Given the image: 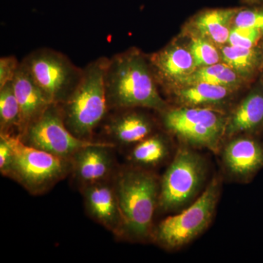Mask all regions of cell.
I'll return each mask as SVG.
<instances>
[{
  "instance_id": "6da1fadb",
  "label": "cell",
  "mask_w": 263,
  "mask_h": 263,
  "mask_svg": "<svg viewBox=\"0 0 263 263\" xmlns=\"http://www.w3.org/2000/svg\"><path fill=\"white\" fill-rule=\"evenodd\" d=\"M157 81L149 59L137 48L109 59L105 76L108 109H154L162 112L166 102L157 89Z\"/></svg>"
},
{
  "instance_id": "7a4b0ae2",
  "label": "cell",
  "mask_w": 263,
  "mask_h": 263,
  "mask_svg": "<svg viewBox=\"0 0 263 263\" xmlns=\"http://www.w3.org/2000/svg\"><path fill=\"white\" fill-rule=\"evenodd\" d=\"M114 186L122 213V237L136 241L148 239L158 208L160 182L157 176L141 167H128L118 172Z\"/></svg>"
},
{
  "instance_id": "3957f363",
  "label": "cell",
  "mask_w": 263,
  "mask_h": 263,
  "mask_svg": "<svg viewBox=\"0 0 263 263\" xmlns=\"http://www.w3.org/2000/svg\"><path fill=\"white\" fill-rule=\"evenodd\" d=\"M108 60L102 57L88 64L75 89L59 105L66 127L81 139L90 141L108 112L105 76Z\"/></svg>"
},
{
  "instance_id": "277c9868",
  "label": "cell",
  "mask_w": 263,
  "mask_h": 263,
  "mask_svg": "<svg viewBox=\"0 0 263 263\" xmlns=\"http://www.w3.org/2000/svg\"><path fill=\"white\" fill-rule=\"evenodd\" d=\"M220 179L214 178L203 193L187 209L160 221L152 231L155 243L167 250H177L187 245L209 228L219 197Z\"/></svg>"
},
{
  "instance_id": "5b68a950",
  "label": "cell",
  "mask_w": 263,
  "mask_h": 263,
  "mask_svg": "<svg viewBox=\"0 0 263 263\" xmlns=\"http://www.w3.org/2000/svg\"><path fill=\"white\" fill-rule=\"evenodd\" d=\"M9 135L13 158L6 176L32 195H41L72 171L70 159L57 157L26 144L17 135Z\"/></svg>"
},
{
  "instance_id": "8992f818",
  "label": "cell",
  "mask_w": 263,
  "mask_h": 263,
  "mask_svg": "<svg viewBox=\"0 0 263 263\" xmlns=\"http://www.w3.org/2000/svg\"><path fill=\"white\" fill-rule=\"evenodd\" d=\"M207 170L200 154L187 147L179 148L160 181L158 209L177 212L193 202L205 183Z\"/></svg>"
},
{
  "instance_id": "52a82bcc",
  "label": "cell",
  "mask_w": 263,
  "mask_h": 263,
  "mask_svg": "<svg viewBox=\"0 0 263 263\" xmlns=\"http://www.w3.org/2000/svg\"><path fill=\"white\" fill-rule=\"evenodd\" d=\"M161 113L166 129L188 146L220 149L228 119L221 109L181 106Z\"/></svg>"
},
{
  "instance_id": "ba28073f",
  "label": "cell",
  "mask_w": 263,
  "mask_h": 263,
  "mask_svg": "<svg viewBox=\"0 0 263 263\" xmlns=\"http://www.w3.org/2000/svg\"><path fill=\"white\" fill-rule=\"evenodd\" d=\"M24 65L39 89L51 104L60 105L79 84L83 69L68 57L51 48H40L24 58Z\"/></svg>"
},
{
  "instance_id": "9c48e42d",
  "label": "cell",
  "mask_w": 263,
  "mask_h": 263,
  "mask_svg": "<svg viewBox=\"0 0 263 263\" xmlns=\"http://www.w3.org/2000/svg\"><path fill=\"white\" fill-rule=\"evenodd\" d=\"M18 136L29 146L70 160L78 151L97 143L74 136L66 127L61 109L57 104H51Z\"/></svg>"
},
{
  "instance_id": "30bf717a",
  "label": "cell",
  "mask_w": 263,
  "mask_h": 263,
  "mask_svg": "<svg viewBox=\"0 0 263 263\" xmlns=\"http://www.w3.org/2000/svg\"><path fill=\"white\" fill-rule=\"evenodd\" d=\"M221 161L232 179L249 182L263 168V142L249 135L233 137L222 148Z\"/></svg>"
},
{
  "instance_id": "8fae6325",
  "label": "cell",
  "mask_w": 263,
  "mask_h": 263,
  "mask_svg": "<svg viewBox=\"0 0 263 263\" xmlns=\"http://www.w3.org/2000/svg\"><path fill=\"white\" fill-rule=\"evenodd\" d=\"M157 83L169 89L197 70L195 60L186 43L174 40L149 57Z\"/></svg>"
},
{
  "instance_id": "7c38bea8",
  "label": "cell",
  "mask_w": 263,
  "mask_h": 263,
  "mask_svg": "<svg viewBox=\"0 0 263 263\" xmlns=\"http://www.w3.org/2000/svg\"><path fill=\"white\" fill-rule=\"evenodd\" d=\"M86 212L117 236L122 237L123 219L114 183L100 181L82 186Z\"/></svg>"
},
{
  "instance_id": "4fadbf2b",
  "label": "cell",
  "mask_w": 263,
  "mask_h": 263,
  "mask_svg": "<svg viewBox=\"0 0 263 263\" xmlns=\"http://www.w3.org/2000/svg\"><path fill=\"white\" fill-rule=\"evenodd\" d=\"M240 8H209L189 19L183 35L202 38L220 48L228 43L233 20Z\"/></svg>"
},
{
  "instance_id": "5bb4252c",
  "label": "cell",
  "mask_w": 263,
  "mask_h": 263,
  "mask_svg": "<svg viewBox=\"0 0 263 263\" xmlns=\"http://www.w3.org/2000/svg\"><path fill=\"white\" fill-rule=\"evenodd\" d=\"M112 143H95L84 147L71 158L72 171L82 186L108 181L114 173Z\"/></svg>"
},
{
  "instance_id": "9a60e30c",
  "label": "cell",
  "mask_w": 263,
  "mask_h": 263,
  "mask_svg": "<svg viewBox=\"0 0 263 263\" xmlns=\"http://www.w3.org/2000/svg\"><path fill=\"white\" fill-rule=\"evenodd\" d=\"M13 86L20 108L18 136H21L29 124L35 121L51 103L33 81L22 62L13 79Z\"/></svg>"
},
{
  "instance_id": "2e32d148",
  "label": "cell",
  "mask_w": 263,
  "mask_h": 263,
  "mask_svg": "<svg viewBox=\"0 0 263 263\" xmlns=\"http://www.w3.org/2000/svg\"><path fill=\"white\" fill-rule=\"evenodd\" d=\"M169 91L181 106L216 109L228 103L236 91L224 86L202 82L176 85Z\"/></svg>"
},
{
  "instance_id": "e0dca14e",
  "label": "cell",
  "mask_w": 263,
  "mask_h": 263,
  "mask_svg": "<svg viewBox=\"0 0 263 263\" xmlns=\"http://www.w3.org/2000/svg\"><path fill=\"white\" fill-rule=\"evenodd\" d=\"M263 127V91L249 93L227 119L224 138L252 135Z\"/></svg>"
},
{
  "instance_id": "ac0fdd59",
  "label": "cell",
  "mask_w": 263,
  "mask_h": 263,
  "mask_svg": "<svg viewBox=\"0 0 263 263\" xmlns=\"http://www.w3.org/2000/svg\"><path fill=\"white\" fill-rule=\"evenodd\" d=\"M128 110L114 116L105 125L107 135L119 144L139 143L152 136L153 131V123L149 117Z\"/></svg>"
},
{
  "instance_id": "d6986e66",
  "label": "cell",
  "mask_w": 263,
  "mask_h": 263,
  "mask_svg": "<svg viewBox=\"0 0 263 263\" xmlns=\"http://www.w3.org/2000/svg\"><path fill=\"white\" fill-rule=\"evenodd\" d=\"M221 62L231 67L245 81L252 79L263 65L262 48L237 47L226 44L219 48Z\"/></svg>"
},
{
  "instance_id": "ffe728a7",
  "label": "cell",
  "mask_w": 263,
  "mask_h": 263,
  "mask_svg": "<svg viewBox=\"0 0 263 263\" xmlns=\"http://www.w3.org/2000/svg\"><path fill=\"white\" fill-rule=\"evenodd\" d=\"M245 81V79L231 67L224 62H221L215 65L199 67L193 73L176 85L197 82L208 83L224 86L237 91L241 87Z\"/></svg>"
},
{
  "instance_id": "44dd1931",
  "label": "cell",
  "mask_w": 263,
  "mask_h": 263,
  "mask_svg": "<svg viewBox=\"0 0 263 263\" xmlns=\"http://www.w3.org/2000/svg\"><path fill=\"white\" fill-rule=\"evenodd\" d=\"M169 155L168 143L161 135L150 136L137 143L129 160L139 166H156L163 162Z\"/></svg>"
},
{
  "instance_id": "7402d4cb",
  "label": "cell",
  "mask_w": 263,
  "mask_h": 263,
  "mask_svg": "<svg viewBox=\"0 0 263 263\" xmlns=\"http://www.w3.org/2000/svg\"><path fill=\"white\" fill-rule=\"evenodd\" d=\"M20 108L13 89V81L0 87V130L4 134L13 135V129L19 130Z\"/></svg>"
},
{
  "instance_id": "603a6c76",
  "label": "cell",
  "mask_w": 263,
  "mask_h": 263,
  "mask_svg": "<svg viewBox=\"0 0 263 263\" xmlns=\"http://www.w3.org/2000/svg\"><path fill=\"white\" fill-rule=\"evenodd\" d=\"M189 49L191 52L197 68L215 65L221 62V53L219 48L202 38L186 37Z\"/></svg>"
},
{
  "instance_id": "cb8c5ba5",
  "label": "cell",
  "mask_w": 263,
  "mask_h": 263,
  "mask_svg": "<svg viewBox=\"0 0 263 263\" xmlns=\"http://www.w3.org/2000/svg\"><path fill=\"white\" fill-rule=\"evenodd\" d=\"M233 27L263 31V7L248 5L241 7L233 18Z\"/></svg>"
},
{
  "instance_id": "d4e9b609",
  "label": "cell",
  "mask_w": 263,
  "mask_h": 263,
  "mask_svg": "<svg viewBox=\"0 0 263 263\" xmlns=\"http://www.w3.org/2000/svg\"><path fill=\"white\" fill-rule=\"evenodd\" d=\"M263 38V31L260 29L232 27L227 44L237 47L251 48L257 46Z\"/></svg>"
},
{
  "instance_id": "484cf974",
  "label": "cell",
  "mask_w": 263,
  "mask_h": 263,
  "mask_svg": "<svg viewBox=\"0 0 263 263\" xmlns=\"http://www.w3.org/2000/svg\"><path fill=\"white\" fill-rule=\"evenodd\" d=\"M21 62L16 57L8 56L0 59V87H3L7 83L13 81Z\"/></svg>"
},
{
  "instance_id": "4316f807",
  "label": "cell",
  "mask_w": 263,
  "mask_h": 263,
  "mask_svg": "<svg viewBox=\"0 0 263 263\" xmlns=\"http://www.w3.org/2000/svg\"><path fill=\"white\" fill-rule=\"evenodd\" d=\"M13 158V149L9 135L0 133V172L6 176Z\"/></svg>"
},
{
  "instance_id": "83f0119b",
  "label": "cell",
  "mask_w": 263,
  "mask_h": 263,
  "mask_svg": "<svg viewBox=\"0 0 263 263\" xmlns=\"http://www.w3.org/2000/svg\"><path fill=\"white\" fill-rule=\"evenodd\" d=\"M242 4L248 5V6H261L263 7V0H240Z\"/></svg>"
},
{
  "instance_id": "f1b7e54d",
  "label": "cell",
  "mask_w": 263,
  "mask_h": 263,
  "mask_svg": "<svg viewBox=\"0 0 263 263\" xmlns=\"http://www.w3.org/2000/svg\"><path fill=\"white\" fill-rule=\"evenodd\" d=\"M262 89L263 91V76H262Z\"/></svg>"
},
{
  "instance_id": "f546056e",
  "label": "cell",
  "mask_w": 263,
  "mask_h": 263,
  "mask_svg": "<svg viewBox=\"0 0 263 263\" xmlns=\"http://www.w3.org/2000/svg\"><path fill=\"white\" fill-rule=\"evenodd\" d=\"M263 43V41H262ZM262 53H263V43H262Z\"/></svg>"
}]
</instances>
